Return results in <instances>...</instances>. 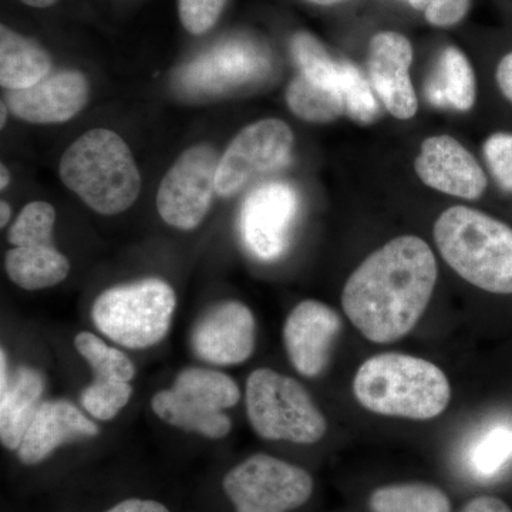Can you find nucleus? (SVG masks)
<instances>
[{
	"instance_id": "obj_21",
	"label": "nucleus",
	"mask_w": 512,
	"mask_h": 512,
	"mask_svg": "<svg viewBox=\"0 0 512 512\" xmlns=\"http://www.w3.org/2000/svg\"><path fill=\"white\" fill-rule=\"evenodd\" d=\"M426 97L441 109L470 111L476 106V72L457 47H444L436 72L427 82Z\"/></svg>"
},
{
	"instance_id": "obj_35",
	"label": "nucleus",
	"mask_w": 512,
	"mask_h": 512,
	"mask_svg": "<svg viewBox=\"0 0 512 512\" xmlns=\"http://www.w3.org/2000/svg\"><path fill=\"white\" fill-rule=\"evenodd\" d=\"M106 512H170V510L158 501L128 498Z\"/></svg>"
},
{
	"instance_id": "obj_24",
	"label": "nucleus",
	"mask_w": 512,
	"mask_h": 512,
	"mask_svg": "<svg viewBox=\"0 0 512 512\" xmlns=\"http://www.w3.org/2000/svg\"><path fill=\"white\" fill-rule=\"evenodd\" d=\"M291 53L299 74L316 86L342 94L343 60L333 59L315 36L308 32L295 33Z\"/></svg>"
},
{
	"instance_id": "obj_15",
	"label": "nucleus",
	"mask_w": 512,
	"mask_h": 512,
	"mask_svg": "<svg viewBox=\"0 0 512 512\" xmlns=\"http://www.w3.org/2000/svg\"><path fill=\"white\" fill-rule=\"evenodd\" d=\"M413 46L402 33L380 32L370 40L367 70L384 109L397 120H410L419 110L410 77Z\"/></svg>"
},
{
	"instance_id": "obj_13",
	"label": "nucleus",
	"mask_w": 512,
	"mask_h": 512,
	"mask_svg": "<svg viewBox=\"0 0 512 512\" xmlns=\"http://www.w3.org/2000/svg\"><path fill=\"white\" fill-rule=\"evenodd\" d=\"M256 343V323L244 303L227 301L208 309L195 323L191 346L195 355L218 366L244 363Z\"/></svg>"
},
{
	"instance_id": "obj_14",
	"label": "nucleus",
	"mask_w": 512,
	"mask_h": 512,
	"mask_svg": "<svg viewBox=\"0 0 512 512\" xmlns=\"http://www.w3.org/2000/svg\"><path fill=\"white\" fill-rule=\"evenodd\" d=\"M414 168L427 187L451 197L476 201L488 190L483 165L456 138L446 134L423 141Z\"/></svg>"
},
{
	"instance_id": "obj_19",
	"label": "nucleus",
	"mask_w": 512,
	"mask_h": 512,
	"mask_svg": "<svg viewBox=\"0 0 512 512\" xmlns=\"http://www.w3.org/2000/svg\"><path fill=\"white\" fill-rule=\"evenodd\" d=\"M0 376V440L8 450H18L39 409L45 380L39 370L20 367L10 379L8 359L2 349Z\"/></svg>"
},
{
	"instance_id": "obj_22",
	"label": "nucleus",
	"mask_w": 512,
	"mask_h": 512,
	"mask_svg": "<svg viewBox=\"0 0 512 512\" xmlns=\"http://www.w3.org/2000/svg\"><path fill=\"white\" fill-rule=\"evenodd\" d=\"M10 281L26 291L52 288L70 272V262L52 244L15 247L5 258Z\"/></svg>"
},
{
	"instance_id": "obj_30",
	"label": "nucleus",
	"mask_w": 512,
	"mask_h": 512,
	"mask_svg": "<svg viewBox=\"0 0 512 512\" xmlns=\"http://www.w3.org/2000/svg\"><path fill=\"white\" fill-rule=\"evenodd\" d=\"M133 387L127 382L94 379L83 390L82 404L94 419L107 421L114 419L123 407L130 402Z\"/></svg>"
},
{
	"instance_id": "obj_36",
	"label": "nucleus",
	"mask_w": 512,
	"mask_h": 512,
	"mask_svg": "<svg viewBox=\"0 0 512 512\" xmlns=\"http://www.w3.org/2000/svg\"><path fill=\"white\" fill-rule=\"evenodd\" d=\"M461 512H512V510L510 505L501 498L481 495L467 503Z\"/></svg>"
},
{
	"instance_id": "obj_17",
	"label": "nucleus",
	"mask_w": 512,
	"mask_h": 512,
	"mask_svg": "<svg viewBox=\"0 0 512 512\" xmlns=\"http://www.w3.org/2000/svg\"><path fill=\"white\" fill-rule=\"evenodd\" d=\"M89 93V80L83 73L64 70L49 74L29 89L9 92L8 106L29 123H64L86 107Z\"/></svg>"
},
{
	"instance_id": "obj_31",
	"label": "nucleus",
	"mask_w": 512,
	"mask_h": 512,
	"mask_svg": "<svg viewBox=\"0 0 512 512\" xmlns=\"http://www.w3.org/2000/svg\"><path fill=\"white\" fill-rule=\"evenodd\" d=\"M485 164L504 194L512 197V131H495L483 144Z\"/></svg>"
},
{
	"instance_id": "obj_29",
	"label": "nucleus",
	"mask_w": 512,
	"mask_h": 512,
	"mask_svg": "<svg viewBox=\"0 0 512 512\" xmlns=\"http://www.w3.org/2000/svg\"><path fill=\"white\" fill-rule=\"evenodd\" d=\"M55 221L56 211L49 202H30L9 229V242L13 247L52 244Z\"/></svg>"
},
{
	"instance_id": "obj_38",
	"label": "nucleus",
	"mask_w": 512,
	"mask_h": 512,
	"mask_svg": "<svg viewBox=\"0 0 512 512\" xmlns=\"http://www.w3.org/2000/svg\"><path fill=\"white\" fill-rule=\"evenodd\" d=\"M0 210H2V217H0L2 220H0V225H2L3 228L6 224H8L12 211H10V205L8 202L5 201L0 202Z\"/></svg>"
},
{
	"instance_id": "obj_33",
	"label": "nucleus",
	"mask_w": 512,
	"mask_h": 512,
	"mask_svg": "<svg viewBox=\"0 0 512 512\" xmlns=\"http://www.w3.org/2000/svg\"><path fill=\"white\" fill-rule=\"evenodd\" d=\"M414 9L421 10L427 22L437 28H450L466 18L470 0H409Z\"/></svg>"
},
{
	"instance_id": "obj_41",
	"label": "nucleus",
	"mask_w": 512,
	"mask_h": 512,
	"mask_svg": "<svg viewBox=\"0 0 512 512\" xmlns=\"http://www.w3.org/2000/svg\"><path fill=\"white\" fill-rule=\"evenodd\" d=\"M6 117H8V110H6V104L2 103V121H0V126L5 127Z\"/></svg>"
},
{
	"instance_id": "obj_3",
	"label": "nucleus",
	"mask_w": 512,
	"mask_h": 512,
	"mask_svg": "<svg viewBox=\"0 0 512 512\" xmlns=\"http://www.w3.org/2000/svg\"><path fill=\"white\" fill-rule=\"evenodd\" d=\"M434 241L447 265L468 284L512 295V227L507 222L456 205L437 218Z\"/></svg>"
},
{
	"instance_id": "obj_7",
	"label": "nucleus",
	"mask_w": 512,
	"mask_h": 512,
	"mask_svg": "<svg viewBox=\"0 0 512 512\" xmlns=\"http://www.w3.org/2000/svg\"><path fill=\"white\" fill-rule=\"evenodd\" d=\"M239 399L241 390L228 375L190 367L177 376L171 389L153 397L151 407L171 426L218 440L227 437L232 427L224 410L234 407Z\"/></svg>"
},
{
	"instance_id": "obj_20",
	"label": "nucleus",
	"mask_w": 512,
	"mask_h": 512,
	"mask_svg": "<svg viewBox=\"0 0 512 512\" xmlns=\"http://www.w3.org/2000/svg\"><path fill=\"white\" fill-rule=\"evenodd\" d=\"M52 59L35 40L0 26V84L3 89L25 90L49 76Z\"/></svg>"
},
{
	"instance_id": "obj_37",
	"label": "nucleus",
	"mask_w": 512,
	"mask_h": 512,
	"mask_svg": "<svg viewBox=\"0 0 512 512\" xmlns=\"http://www.w3.org/2000/svg\"><path fill=\"white\" fill-rule=\"evenodd\" d=\"M20 2L25 3V5L30 6V8L45 9L55 5L57 0H20Z\"/></svg>"
},
{
	"instance_id": "obj_32",
	"label": "nucleus",
	"mask_w": 512,
	"mask_h": 512,
	"mask_svg": "<svg viewBox=\"0 0 512 512\" xmlns=\"http://www.w3.org/2000/svg\"><path fill=\"white\" fill-rule=\"evenodd\" d=\"M227 0H178V13L185 30L200 36L217 25Z\"/></svg>"
},
{
	"instance_id": "obj_8",
	"label": "nucleus",
	"mask_w": 512,
	"mask_h": 512,
	"mask_svg": "<svg viewBox=\"0 0 512 512\" xmlns=\"http://www.w3.org/2000/svg\"><path fill=\"white\" fill-rule=\"evenodd\" d=\"M222 488L235 512H289L308 503L313 478L295 464L255 454L225 474Z\"/></svg>"
},
{
	"instance_id": "obj_28",
	"label": "nucleus",
	"mask_w": 512,
	"mask_h": 512,
	"mask_svg": "<svg viewBox=\"0 0 512 512\" xmlns=\"http://www.w3.org/2000/svg\"><path fill=\"white\" fill-rule=\"evenodd\" d=\"M342 96L346 114L355 123L366 126L382 116L380 100L370 80L349 60H343Z\"/></svg>"
},
{
	"instance_id": "obj_6",
	"label": "nucleus",
	"mask_w": 512,
	"mask_h": 512,
	"mask_svg": "<svg viewBox=\"0 0 512 512\" xmlns=\"http://www.w3.org/2000/svg\"><path fill=\"white\" fill-rule=\"evenodd\" d=\"M245 396L249 423L262 439L315 444L328 430L325 416L305 387L275 370H254Z\"/></svg>"
},
{
	"instance_id": "obj_12",
	"label": "nucleus",
	"mask_w": 512,
	"mask_h": 512,
	"mask_svg": "<svg viewBox=\"0 0 512 512\" xmlns=\"http://www.w3.org/2000/svg\"><path fill=\"white\" fill-rule=\"evenodd\" d=\"M268 70V57L258 46L232 40L185 66L178 84L191 96H218L262 79Z\"/></svg>"
},
{
	"instance_id": "obj_5",
	"label": "nucleus",
	"mask_w": 512,
	"mask_h": 512,
	"mask_svg": "<svg viewBox=\"0 0 512 512\" xmlns=\"http://www.w3.org/2000/svg\"><path fill=\"white\" fill-rule=\"evenodd\" d=\"M175 292L167 282L150 278L114 286L93 305V322L104 336L128 349L157 345L170 329Z\"/></svg>"
},
{
	"instance_id": "obj_39",
	"label": "nucleus",
	"mask_w": 512,
	"mask_h": 512,
	"mask_svg": "<svg viewBox=\"0 0 512 512\" xmlns=\"http://www.w3.org/2000/svg\"><path fill=\"white\" fill-rule=\"evenodd\" d=\"M306 2L315 3V5L320 6H332L338 5V3L345 2V0H306Z\"/></svg>"
},
{
	"instance_id": "obj_2",
	"label": "nucleus",
	"mask_w": 512,
	"mask_h": 512,
	"mask_svg": "<svg viewBox=\"0 0 512 512\" xmlns=\"http://www.w3.org/2000/svg\"><path fill=\"white\" fill-rule=\"evenodd\" d=\"M353 393L369 412L410 420L436 419L451 400L450 382L439 366L403 353H382L363 362Z\"/></svg>"
},
{
	"instance_id": "obj_10",
	"label": "nucleus",
	"mask_w": 512,
	"mask_h": 512,
	"mask_svg": "<svg viewBox=\"0 0 512 512\" xmlns=\"http://www.w3.org/2000/svg\"><path fill=\"white\" fill-rule=\"evenodd\" d=\"M293 131L285 121L265 119L239 131L221 157L217 194L229 198L259 175L272 173L289 163Z\"/></svg>"
},
{
	"instance_id": "obj_34",
	"label": "nucleus",
	"mask_w": 512,
	"mask_h": 512,
	"mask_svg": "<svg viewBox=\"0 0 512 512\" xmlns=\"http://www.w3.org/2000/svg\"><path fill=\"white\" fill-rule=\"evenodd\" d=\"M494 80L501 97L512 107V49L498 60Z\"/></svg>"
},
{
	"instance_id": "obj_18",
	"label": "nucleus",
	"mask_w": 512,
	"mask_h": 512,
	"mask_svg": "<svg viewBox=\"0 0 512 512\" xmlns=\"http://www.w3.org/2000/svg\"><path fill=\"white\" fill-rule=\"evenodd\" d=\"M97 434L99 427L74 404L67 400L45 402L37 409L16 451L25 466H36L63 444Z\"/></svg>"
},
{
	"instance_id": "obj_4",
	"label": "nucleus",
	"mask_w": 512,
	"mask_h": 512,
	"mask_svg": "<svg viewBox=\"0 0 512 512\" xmlns=\"http://www.w3.org/2000/svg\"><path fill=\"white\" fill-rule=\"evenodd\" d=\"M59 173L69 190L103 215L128 210L141 191V175L130 147L106 128L77 138L63 154Z\"/></svg>"
},
{
	"instance_id": "obj_40",
	"label": "nucleus",
	"mask_w": 512,
	"mask_h": 512,
	"mask_svg": "<svg viewBox=\"0 0 512 512\" xmlns=\"http://www.w3.org/2000/svg\"><path fill=\"white\" fill-rule=\"evenodd\" d=\"M0 173H2V183H0V187H2V190H5L6 185L9 184V173L5 165H2V168H0Z\"/></svg>"
},
{
	"instance_id": "obj_26",
	"label": "nucleus",
	"mask_w": 512,
	"mask_h": 512,
	"mask_svg": "<svg viewBox=\"0 0 512 512\" xmlns=\"http://www.w3.org/2000/svg\"><path fill=\"white\" fill-rule=\"evenodd\" d=\"M468 464L480 477H493L512 460V426L495 423L477 434L468 448Z\"/></svg>"
},
{
	"instance_id": "obj_1",
	"label": "nucleus",
	"mask_w": 512,
	"mask_h": 512,
	"mask_svg": "<svg viewBox=\"0 0 512 512\" xmlns=\"http://www.w3.org/2000/svg\"><path fill=\"white\" fill-rule=\"evenodd\" d=\"M437 275L436 256L426 241L414 235L394 238L349 276L343 311L370 342H397L426 312Z\"/></svg>"
},
{
	"instance_id": "obj_23",
	"label": "nucleus",
	"mask_w": 512,
	"mask_h": 512,
	"mask_svg": "<svg viewBox=\"0 0 512 512\" xmlns=\"http://www.w3.org/2000/svg\"><path fill=\"white\" fill-rule=\"evenodd\" d=\"M369 508L372 512H451V503L436 485L399 483L373 491Z\"/></svg>"
},
{
	"instance_id": "obj_11",
	"label": "nucleus",
	"mask_w": 512,
	"mask_h": 512,
	"mask_svg": "<svg viewBox=\"0 0 512 512\" xmlns=\"http://www.w3.org/2000/svg\"><path fill=\"white\" fill-rule=\"evenodd\" d=\"M298 214V195L286 183L259 185L241 208V235L248 251L262 261H275L289 245Z\"/></svg>"
},
{
	"instance_id": "obj_9",
	"label": "nucleus",
	"mask_w": 512,
	"mask_h": 512,
	"mask_svg": "<svg viewBox=\"0 0 512 512\" xmlns=\"http://www.w3.org/2000/svg\"><path fill=\"white\" fill-rule=\"evenodd\" d=\"M220 161L208 144L188 148L178 157L157 194V210L168 225L183 231L200 227L217 192Z\"/></svg>"
},
{
	"instance_id": "obj_16",
	"label": "nucleus",
	"mask_w": 512,
	"mask_h": 512,
	"mask_svg": "<svg viewBox=\"0 0 512 512\" xmlns=\"http://www.w3.org/2000/svg\"><path fill=\"white\" fill-rule=\"evenodd\" d=\"M342 329L335 309L319 301H303L286 318L284 343L293 367L305 377L322 375L330 349Z\"/></svg>"
},
{
	"instance_id": "obj_25",
	"label": "nucleus",
	"mask_w": 512,
	"mask_h": 512,
	"mask_svg": "<svg viewBox=\"0 0 512 512\" xmlns=\"http://www.w3.org/2000/svg\"><path fill=\"white\" fill-rule=\"evenodd\" d=\"M286 103L295 116L309 123H329L346 114L342 94L316 86L302 74L289 84Z\"/></svg>"
},
{
	"instance_id": "obj_27",
	"label": "nucleus",
	"mask_w": 512,
	"mask_h": 512,
	"mask_svg": "<svg viewBox=\"0 0 512 512\" xmlns=\"http://www.w3.org/2000/svg\"><path fill=\"white\" fill-rule=\"evenodd\" d=\"M74 346L92 366L94 379L130 383L136 375L133 362L124 353L111 348L93 333H79L74 339Z\"/></svg>"
}]
</instances>
